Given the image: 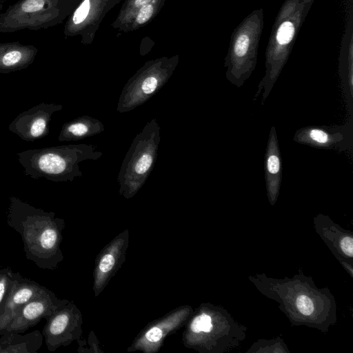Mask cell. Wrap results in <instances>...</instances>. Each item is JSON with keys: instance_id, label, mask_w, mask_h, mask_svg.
<instances>
[{"instance_id": "cell-1", "label": "cell", "mask_w": 353, "mask_h": 353, "mask_svg": "<svg viewBox=\"0 0 353 353\" xmlns=\"http://www.w3.org/2000/svg\"><path fill=\"white\" fill-rule=\"evenodd\" d=\"M250 279L262 294L279 303L292 324L326 332L336 322L333 296L327 288H317L310 277L277 279L263 274Z\"/></svg>"}, {"instance_id": "cell-2", "label": "cell", "mask_w": 353, "mask_h": 353, "mask_svg": "<svg viewBox=\"0 0 353 353\" xmlns=\"http://www.w3.org/2000/svg\"><path fill=\"white\" fill-rule=\"evenodd\" d=\"M6 222L21 236L26 259L38 268L54 270L63 261L61 243L65 223L54 212L37 208L12 196Z\"/></svg>"}, {"instance_id": "cell-3", "label": "cell", "mask_w": 353, "mask_h": 353, "mask_svg": "<svg viewBox=\"0 0 353 353\" xmlns=\"http://www.w3.org/2000/svg\"><path fill=\"white\" fill-rule=\"evenodd\" d=\"M182 334L183 345L200 353H220L244 339L245 330L222 307L202 303Z\"/></svg>"}, {"instance_id": "cell-4", "label": "cell", "mask_w": 353, "mask_h": 353, "mask_svg": "<svg viewBox=\"0 0 353 353\" xmlns=\"http://www.w3.org/2000/svg\"><path fill=\"white\" fill-rule=\"evenodd\" d=\"M311 5L300 0H285L272 26L265 54V74L254 96L261 94L263 105L277 81L292 50L294 41Z\"/></svg>"}, {"instance_id": "cell-5", "label": "cell", "mask_w": 353, "mask_h": 353, "mask_svg": "<svg viewBox=\"0 0 353 353\" xmlns=\"http://www.w3.org/2000/svg\"><path fill=\"white\" fill-rule=\"evenodd\" d=\"M95 145L78 143L30 149L17 154L24 173L34 179L72 181L82 176L79 164L99 159L103 154Z\"/></svg>"}, {"instance_id": "cell-6", "label": "cell", "mask_w": 353, "mask_h": 353, "mask_svg": "<svg viewBox=\"0 0 353 353\" xmlns=\"http://www.w3.org/2000/svg\"><path fill=\"white\" fill-rule=\"evenodd\" d=\"M160 131L153 118L133 139L117 176L119 194L125 199L135 196L151 174L157 159Z\"/></svg>"}, {"instance_id": "cell-7", "label": "cell", "mask_w": 353, "mask_h": 353, "mask_svg": "<svg viewBox=\"0 0 353 353\" xmlns=\"http://www.w3.org/2000/svg\"><path fill=\"white\" fill-rule=\"evenodd\" d=\"M263 8L252 11L234 30L225 58V77L241 87L254 72L264 26Z\"/></svg>"}, {"instance_id": "cell-8", "label": "cell", "mask_w": 353, "mask_h": 353, "mask_svg": "<svg viewBox=\"0 0 353 353\" xmlns=\"http://www.w3.org/2000/svg\"><path fill=\"white\" fill-rule=\"evenodd\" d=\"M80 0H18L0 13V33L48 29L62 23Z\"/></svg>"}, {"instance_id": "cell-9", "label": "cell", "mask_w": 353, "mask_h": 353, "mask_svg": "<svg viewBox=\"0 0 353 353\" xmlns=\"http://www.w3.org/2000/svg\"><path fill=\"white\" fill-rule=\"evenodd\" d=\"M179 54L148 60L128 80L119 95L117 112L126 113L143 105L168 81L179 63Z\"/></svg>"}, {"instance_id": "cell-10", "label": "cell", "mask_w": 353, "mask_h": 353, "mask_svg": "<svg viewBox=\"0 0 353 353\" xmlns=\"http://www.w3.org/2000/svg\"><path fill=\"white\" fill-rule=\"evenodd\" d=\"M193 311L190 305H183L150 322L139 332L127 352H158L165 339L185 326Z\"/></svg>"}, {"instance_id": "cell-11", "label": "cell", "mask_w": 353, "mask_h": 353, "mask_svg": "<svg viewBox=\"0 0 353 353\" xmlns=\"http://www.w3.org/2000/svg\"><path fill=\"white\" fill-rule=\"evenodd\" d=\"M45 319L42 334L50 352L68 346L82 336L83 316L73 301H69Z\"/></svg>"}, {"instance_id": "cell-12", "label": "cell", "mask_w": 353, "mask_h": 353, "mask_svg": "<svg viewBox=\"0 0 353 353\" xmlns=\"http://www.w3.org/2000/svg\"><path fill=\"white\" fill-rule=\"evenodd\" d=\"M109 0H80L65 21V37H79L83 45L92 43L99 26L110 11Z\"/></svg>"}, {"instance_id": "cell-13", "label": "cell", "mask_w": 353, "mask_h": 353, "mask_svg": "<svg viewBox=\"0 0 353 353\" xmlns=\"http://www.w3.org/2000/svg\"><path fill=\"white\" fill-rule=\"evenodd\" d=\"M296 143L317 149L338 152H352L353 121L341 125H310L298 129L293 137Z\"/></svg>"}, {"instance_id": "cell-14", "label": "cell", "mask_w": 353, "mask_h": 353, "mask_svg": "<svg viewBox=\"0 0 353 353\" xmlns=\"http://www.w3.org/2000/svg\"><path fill=\"white\" fill-rule=\"evenodd\" d=\"M130 232L125 229L106 244L95 259L93 291L98 296L125 260Z\"/></svg>"}, {"instance_id": "cell-15", "label": "cell", "mask_w": 353, "mask_h": 353, "mask_svg": "<svg viewBox=\"0 0 353 353\" xmlns=\"http://www.w3.org/2000/svg\"><path fill=\"white\" fill-rule=\"evenodd\" d=\"M68 302L69 300L61 299L52 291L48 290L23 305L1 334L10 332L23 333Z\"/></svg>"}, {"instance_id": "cell-16", "label": "cell", "mask_w": 353, "mask_h": 353, "mask_svg": "<svg viewBox=\"0 0 353 353\" xmlns=\"http://www.w3.org/2000/svg\"><path fill=\"white\" fill-rule=\"evenodd\" d=\"M62 109L61 104L42 102L21 112L10 123L8 130L23 141L42 139L49 133L52 114Z\"/></svg>"}, {"instance_id": "cell-17", "label": "cell", "mask_w": 353, "mask_h": 353, "mask_svg": "<svg viewBox=\"0 0 353 353\" xmlns=\"http://www.w3.org/2000/svg\"><path fill=\"white\" fill-rule=\"evenodd\" d=\"M316 232L336 259L352 276L353 236L334 223L327 216L319 214L314 219Z\"/></svg>"}, {"instance_id": "cell-18", "label": "cell", "mask_w": 353, "mask_h": 353, "mask_svg": "<svg viewBox=\"0 0 353 353\" xmlns=\"http://www.w3.org/2000/svg\"><path fill=\"white\" fill-rule=\"evenodd\" d=\"M48 290L17 272L12 288L0 310V334L23 305Z\"/></svg>"}, {"instance_id": "cell-19", "label": "cell", "mask_w": 353, "mask_h": 353, "mask_svg": "<svg viewBox=\"0 0 353 353\" xmlns=\"http://www.w3.org/2000/svg\"><path fill=\"white\" fill-rule=\"evenodd\" d=\"M264 157L267 196L269 203L274 205L279 195L282 179V159L276 130L274 125L270 130Z\"/></svg>"}, {"instance_id": "cell-20", "label": "cell", "mask_w": 353, "mask_h": 353, "mask_svg": "<svg viewBox=\"0 0 353 353\" xmlns=\"http://www.w3.org/2000/svg\"><path fill=\"white\" fill-rule=\"evenodd\" d=\"M353 26L352 16L343 34L339 59V75L344 101L350 115V121H353Z\"/></svg>"}, {"instance_id": "cell-21", "label": "cell", "mask_w": 353, "mask_h": 353, "mask_svg": "<svg viewBox=\"0 0 353 353\" xmlns=\"http://www.w3.org/2000/svg\"><path fill=\"white\" fill-rule=\"evenodd\" d=\"M38 48L18 41L0 43V73L8 74L28 68L38 53Z\"/></svg>"}, {"instance_id": "cell-22", "label": "cell", "mask_w": 353, "mask_h": 353, "mask_svg": "<svg viewBox=\"0 0 353 353\" xmlns=\"http://www.w3.org/2000/svg\"><path fill=\"white\" fill-rule=\"evenodd\" d=\"M103 123L88 115L81 116L64 123L58 140L63 141H80L104 131Z\"/></svg>"}, {"instance_id": "cell-23", "label": "cell", "mask_w": 353, "mask_h": 353, "mask_svg": "<svg viewBox=\"0 0 353 353\" xmlns=\"http://www.w3.org/2000/svg\"><path fill=\"white\" fill-rule=\"evenodd\" d=\"M0 337V353H37L43 342L42 332L34 330L26 334L5 333Z\"/></svg>"}, {"instance_id": "cell-24", "label": "cell", "mask_w": 353, "mask_h": 353, "mask_svg": "<svg viewBox=\"0 0 353 353\" xmlns=\"http://www.w3.org/2000/svg\"><path fill=\"white\" fill-rule=\"evenodd\" d=\"M165 0H152L136 10L129 19L118 30L128 33L145 26L161 12Z\"/></svg>"}, {"instance_id": "cell-25", "label": "cell", "mask_w": 353, "mask_h": 353, "mask_svg": "<svg viewBox=\"0 0 353 353\" xmlns=\"http://www.w3.org/2000/svg\"><path fill=\"white\" fill-rule=\"evenodd\" d=\"M123 3L117 17L112 23L113 28L119 30L141 7L148 4L152 0H123Z\"/></svg>"}, {"instance_id": "cell-26", "label": "cell", "mask_w": 353, "mask_h": 353, "mask_svg": "<svg viewBox=\"0 0 353 353\" xmlns=\"http://www.w3.org/2000/svg\"><path fill=\"white\" fill-rule=\"evenodd\" d=\"M16 273L9 268L0 269V310L12 288Z\"/></svg>"}, {"instance_id": "cell-27", "label": "cell", "mask_w": 353, "mask_h": 353, "mask_svg": "<svg viewBox=\"0 0 353 353\" xmlns=\"http://www.w3.org/2000/svg\"><path fill=\"white\" fill-rule=\"evenodd\" d=\"M289 352L283 341H259L251 347L248 352Z\"/></svg>"}, {"instance_id": "cell-28", "label": "cell", "mask_w": 353, "mask_h": 353, "mask_svg": "<svg viewBox=\"0 0 353 353\" xmlns=\"http://www.w3.org/2000/svg\"><path fill=\"white\" fill-rule=\"evenodd\" d=\"M123 0H109L108 2V8L110 10L112 8H114L117 4L121 2Z\"/></svg>"}, {"instance_id": "cell-29", "label": "cell", "mask_w": 353, "mask_h": 353, "mask_svg": "<svg viewBox=\"0 0 353 353\" xmlns=\"http://www.w3.org/2000/svg\"><path fill=\"white\" fill-rule=\"evenodd\" d=\"M301 2L304 3L311 5L314 0H300Z\"/></svg>"}, {"instance_id": "cell-30", "label": "cell", "mask_w": 353, "mask_h": 353, "mask_svg": "<svg viewBox=\"0 0 353 353\" xmlns=\"http://www.w3.org/2000/svg\"><path fill=\"white\" fill-rule=\"evenodd\" d=\"M3 9V1L0 0V12Z\"/></svg>"}, {"instance_id": "cell-31", "label": "cell", "mask_w": 353, "mask_h": 353, "mask_svg": "<svg viewBox=\"0 0 353 353\" xmlns=\"http://www.w3.org/2000/svg\"><path fill=\"white\" fill-rule=\"evenodd\" d=\"M6 1H10V0H6Z\"/></svg>"}, {"instance_id": "cell-32", "label": "cell", "mask_w": 353, "mask_h": 353, "mask_svg": "<svg viewBox=\"0 0 353 353\" xmlns=\"http://www.w3.org/2000/svg\"><path fill=\"white\" fill-rule=\"evenodd\" d=\"M1 1H3V0H1Z\"/></svg>"}]
</instances>
